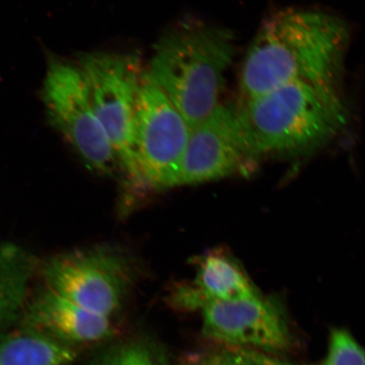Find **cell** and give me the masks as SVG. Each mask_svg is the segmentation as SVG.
Wrapping results in <instances>:
<instances>
[{
    "label": "cell",
    "mask_w": 365,
    "mask_h": 365,
    "mask_svg": "<svg viewBox=\"0 0 365 365\" xmlns=\"http://www.w3.org/2000/svg\"><path fill=\"white\" fill-rule=\"evenodd\" d=\"M76 353L71 346L38 331H0V365H68Z\"/></svg>",
    "instance_id": "12"
},
{
    "label": "cell",
    "mask_w": 365,
    "mask_h": 365,
    "mask_svg": "<svg viewBox=\"0 0 365 365\" xmlns=\"http://www.w3.org/2000/svg\"><path fill=\"white\" fill-rule=\"evenodd\" d=\"M317 365H364V350L348 331L335 328L326 358Z\"/></svg>",
    "instance_id": "16"
},
{
    "label": "cell",
    "mask_w": 365,
    "mask_h": 365,
    "mask_svg": "<svg viewBox=\"0 0 365 365\" xmlns=\"http://www.w3.org/2000/svg\"><path fill=\"white\" fill-rule=\"evenodd\" d=\"M252 158L242 136L236 108L221 103L191 129L178 185L230 176Z\"/></svg>",
    "instance_id": "9"
},
{
    "label": "cell",
    "mask_w": 365,
    "mask_h": 365,
    "mask_svg": "<svg viewBox=\"0 0 365 365\" xmlns=\"http://www.w3.org/2000/svg\"><path fill=\"white\" fill-rule=\"evenodd\" d=\"M118 166L136 186L143 187L136 153L137 98L144 70L129 54L82 53L76 63Z\"/></svg>",
    "instance_id": "4"
},
{
    "label": "cell",
    "mask_w": 365,
    "mask_h": 365,
    "mask_svg": "<svg viewBox=\"0 0 365 365\" xmlns=\"http://www.w3.org/2000/svg\"><path fill=\"white\" fill-rule=\"evenodd\" d=\"M41 95L49 122L90 170L113 175L120 166L79 67L61 59L50 61Z\"/></svg>",
    "instance_id": "5"
},
{
    "label": "cell",
    "mask_w": 365,
    "mask_h": 365,
    "mask_svg": "<svg viewBox=\"0 0 365 365\" xmlns=\"http://www.w3.org/2000/svg\"><path fill=\"white\" fill-rule=\"evenodd\" d=\"M349 42V27L331 14L295 8L273 14L245 58L241 101L294 82H335Z\"/></svg>",
    "instance_id": "1"
},
{
    "label": "cell",
    "mask_w": 365,
    "mask_h": 365,
    "mask_svg": "<svg viewBox=\"0 0 365 365\" xmlns=\"http://www.w3.org/2000/svg\"><path fill=\"white\" fill-rule=\"evenodd\" d=\"M34 262L12 244L0 245V331H6L24 307Z\"/></svg>",
    "instance_id": "13"
},
{
    "label": "cell",
    "mask_w": 365,
    "mask_h": 365,
    "mask_svg": "<svg viewBox=\"0 0 365 365\" xmlns=\"http://www.w3.org/2000/svg\"><path fill=\"white\" fill-rule=\"evenodd\" d=\"M250 156L312 153L339 134L348 110L335 82L299 81L241 101L236 108Z\"/></svg>",
    "instance_id": "2"
},
{
    "label": "cell",
    "mask_w": 365,
    "mask_h": 365,
    "mask_svg": "<svg viewBox=\"0 0 365 365\" xmlns=\"http://www.w3.org/2000/svg\"><path fill=\"white\" fill-rule=\"evenodd\" d=\"M180 365H289L257 352L217 344L187 354Z\"/></svg>",
    "instance_id": "14"
},
{
    "label": "cell",
    "mask_w": 365,
    "mask_h": 365,
    "mask_svg": "<svg viewBox=\"0 0 365 365\" xmlns=\"http://www.w3.org/2000/svg\"><path fill=\"white\" fill-rule=\"evenodd\" d=\"M93 365H170L159 346L148 340L125 342L103 353Z\"/></svg>",
    "instance_id": "15"
},
{
    "label": "cell",
    "mask_w": 365,
    "mask_h": 365,
    "mask_svg": "<svg viewBox=\"0 0 365 365\" xmlns=\"http://www.w3.org/2000/svg\"><path fill=\"white\" fill-rule=\"evenodd\" d=\"M43 274L48 289L109 318L120 308L130 281L124 259L102 249L59 255L44 264Z\"/></svg>",
    "instance_id": "7"
},
{
    "label": "cell",
    "mask_w": 365,
    "mask_h": 365,
    "mask_svg": "<svg viewBox=\"0 0 365 365\" xmlns=\"http://www.w3.org/2000/svg\"><path fill=\"white\" fill-rule=\"evenodd\" d=\"M259 293L235 259L223 250H214L200 259L195 281L172 295V304L184 310L202 309L219 301L251 298Z\"/></svg>",
    "instance_id": "11"
},
{
    "label": "cell",
    "mask_w": 365,
    "mask_h": 365,
    "mask_svg": "<svg viewBox=\"0 0 365 365\" xmlns=\"http://www.w3.org/2000/svg\"><path fill=\"white\" fill-rule=\"evenodd\" d=\"M191 128L165 93L145 71L137 98L135 140L145 188L178 185Z\"/></svg>",
    "instance_id": "6"
},
{
    "label": "cell",
    "mask_w": 365,
    "mask_h": 365,
    "mask_svg": "<svg viewBox=\"0 0 365 365\" xmlns=\"http://www.w3.org/2000/svg\"><path fill=\"white\" fill-rule=\"evenodd\" d=\"M234 56L228 31L188 23L158 41L148 71L192 129L221 104Z\"/></svg>",
    "instance_id": "3"
},
{
    "label": "cell",
    "mask_w": 365,
    "mask_h": 365,
    "mask_svg": "<svg viewBox=\"0 0 365 365\" xmlns=\"http://www.w3.org/2000/svg\"><path fill=\"white\" fill-rule=\"evenodd\" d=\"M203 334L217 344L282 353L293 345L284 309L261 295L205 305Z\"/></svg>",
    "instance_id": "8"
},
{
    "label": "cell",
    "mask_w": 365,
    "mask_h": 365,
    "mask_svg": "<svg viewBox=\"0 0 365 365\" xmlns=\"http://www.w3.org/2000/svg\"><path fill=\"white\" fill-rule=\"evenodd\" d=\"M22 325L66 344L101 341L113 332L110 318L88 312L48 287L26 307Z\"/></svg>",
    "instance_id": "10"
}]
</instances>
